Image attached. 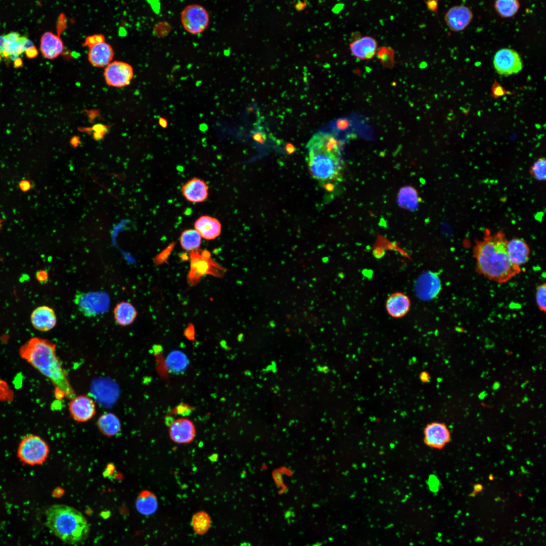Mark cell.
Returning <instances> with one entry per match:
<instances>
[{
	"instance_id": "74e56055",
	"label": "cell",
	"mask_w": 546,
	"mask_h": 546,
	"mask_svg": "<svg viewBox=\"0 0 546 546\" xmlns=\"http://www.w3.org/2000/svg\"><path fill=\"white\" fill-rule=\"evenodd\" d=\"M546 285H539L536 289V301L538 308L544 312L546 311Z\"/></svg>"
},
{
	"instance_id": "f5cc1de1",
	"label": "cell",
	"mask_w": 546,
	"mask_h": 546,
	"mask_svg": "<svg viewBox=\"0 0 546 546\" xmlns=\"http://www.w3.org/2000/svg\"><path fill=\"white\" fill-rule=\"evenodd\" d=\"M0 226H1V224H0Z\"/></svg>"
},
{
	"instance_id": "30bf717a",
	"label": "cell",
	"mask_w": 546,
	"mask_h": 546,
	"mask_svg": "<svg viewBox=\"0 0 546 546\" xmlns=\"http://www.w3.org/2000/svg\"><path fill=\"white\" fill-rule=\"evenodd\" d=\"M134 75L132 67L123 61H112L105 68L104 76L106 83L115 87L129 85Z\"/></svg>"
},
{
	"instance_id": "f546056e",
	"label": "cell",
	"mask_w": 546,
	"mask_h": 546,
	"mask_svg": "<svg viewBox=\"0 0 546 546\" xmlns=\"http://www.w3.org/2000/svg\"><path fill=\"white\" fill-rule=\"evenodd\" d=\"M165 360L167 369L173 373L178 374L184 372L189 364L187 356L180 350L171 351Z\"/></svg>"
},
{
	"instance_id": "7c38bea8",
	"label": "cell",
	"mask_w": 546,
	"mask_h": 546,
	"mask_svg": "<svg viewBox=\"0 0 546 546\" xmlns=\"http://www.w3.org/2000/svg\"><path fill=\"white\" fill-rule=\"evenodd\" d=\"M450 439V431L444 423L432 422L427 424L424 429L423 442L431 448L441 449Z\"/></svg>"
},
{
	"instance_id": "4fadbf2b",
	"label": "cell",
	"mask_w": 546,
	"mask_h": 546,
	"mask_svg": "<svg viewBox=\"0 0 546 546\" xmlns=\"http://www.w3.org/2000/svg\"><path fill=\"white\" fill-rule=\"evenodd\" d=\"M441 283L438 275L431 271L420 275L416 280L414 290L417 296L421 300L428 301L434 299L439 293Z\"/></svg>"
},
{
	"instance_id": "f1b7e54d",
	"label": "cell",
	"mask_w": 546,
	"mask_h": 546,
	"mask_svg": "<svg viewBox=\"0 0 546 546\" xmlns=\"http://www.w3.org/2000/svg\"><path fill=\"white\" fill-rule=\"evenodd\" d=\"M97 426L100 432L107 437L116 435L120 430L121 423L118 418L114 414L107 413L98 419Z\"/></svg>"
},
{
	"instance_id": "816d5d0a",
	"label": "cell",
	"mask_w": 546,
	"mask_h": 546,
	"mask_svg": "<svg viewBox=\"0 0 546 546\" xmlns=\"http://www.w3.org/2000/svg\"><path fill=\"white\" fill-rule=\"evenodd\" d=\"M21 64H22V61L20 60V58H18L15 61V65L17 67H18V66H20L21 65Z\"/></svg>"
},
{
	"instance_id": "5bb4252c",
	"label": "cell",
	"mask_w": 546,
	"mask_h": 546,
	"mask_svg": "<svg viewBox=\"0 0 546 546\" xmlns=\"http://www.w3.org/2000/svg\"><path fill=\"white\" fill-rule=\"evenodd\" d=\"M307 147L308 150L322 151L341 157L342 143L332 133L324 131L315 133Z\"/></svg>"
},
{
	"instance_id": "d590c367",
	"label": "cell",
	"mask_w": 546,
	"mask_h": 546,
	"mask_svg": "<svg viewBox=\"0 0 546 546\" xmlns=\"http://www.w3.org/2000/svg\"><path fill=\"white\" fill-rule=\"evenodd\" d=\"M530 173L537 180L544 181L546 178V160L544 157L538 158L530 167Z\"/></svg>"
},
{
	"instance_id": "60d3db41",
	"label": "cell",
	"mask_w": 546,
	"mask_h": 546,
	"mask_svg": "<svg viewBox=\"0 0 546 546\" xmlns=\"http://www.w3.org/2000/svg\"><path fill=\"white\" fill-rule=\"evenodd\" d=\"M252 138L260 146L264 145L267 141V136L265 133L260 129L252 133Z\"/></svg>"
},
{
	"instance_id": "e575fe53",
	"label": "cell",
	"mask_w": 546,
	"mask_h": 546,
	"mask_svg": "<svg viewBox=\"0 0 546 546\" xmlns=\"http://www.w3.org/2000/svg\"><path fill=\"white\" fill-rule=\"evenodd\" d=\"M395 54L394 50L387 46L381 47L376 53L382 66L389 69L393 68L395 65Z\"/></svg>"
},
{
	"instance_id": "8992f818",
	"label": "cell",
	"mask_w": 546,
	"mask_h": 546,
	"mask_svg": "<svg viewBox=\"0 0 546 546\" xmlns=\"http://www.w3.org/2000/svg\"><path fill=\"white\" fill-rule=\"evenodd\" d=\"M73 302L85 316L94 317L106 312L110 306L109 295L105 292H78Z\"/></svg>"
},
{
	"instance_id": "8d00e7d4",
	"label": "cell",
	"mask_w": 546,
	"mask_h": 546,
	"mask_svg": "<svg viewBox=\"0 0 546 546\" xmlns=\"http://www.w3.org/2000/svg\"><path fill=\"white\" fill-rule=\"evenodd\" d=\"M110 127L111 125L98 123L89 127H80L78 130L92 134L93 139L98 141L102 140L105 134L109 132Z\"/></svg>"
},
{
	"instance_id": "f35d334b",
	"label": "cell",
	"mask_w": 546,
	"mask_h": 546,
	"mask_svg": "<svg viewBox=\"0 0 546 546\" xmlns=\"http://www.w3.org/2000/svg\"><path fill=\"white\" fill-rule=\"evenodd\" d=\"M491 93L490 96L494 99H496L504 95L514 94L513 92H510L506 90L495 79L491 86Z\"/></svg>"
},
{
	"instance_id": "7dc6e473",
	"label": "cell",
	"mask_w": 546,
	"mask_h": 546,
	"mask_svg": "<svg viewBox=\"0 0 546 546\" xmlns=\"http://www.w3.org/2000/svg\"><path fill=\"white\" fill-rule=\"evenodd\" d=\"M285 151L288 155H291L294 153L296 151V148L294 145L291 143H288L286 144L285 147Z\"/></svg>"
},
{
	"instance_id": "5b68a950",
	"label": "cell",
	"mask_w": 546,
	"mask_h": 546,
	"mask_svg": "<svg viewBox=\"0 0 546 546\" xmlns=\"http://www.w3.org/2000/svg\"><path fill=\"white\" fill-rule=\"evenodd\" d=\"M49 446L40 436L30 434L21 440L17 451L19 461L24 465H39L48 458Z\"/></svg>"
},
{
	"instance_id": "e0dca14e",
	"label": "cell",
	"mask_w": 546,
	"mask_h": 546,
	"mask_svg": "<svg viewBox=\"0 0 546 546\" xmlns=\"http://www.w3.org/2000/svg\"><path fill=\"white\" fill-rule=\"evenodd\" d=\"M169 434L170 439L178 444L191 443L196 435V429L193 423L186 418H179L174 420L169 426Z\"/></svg>"
},
{
	"instance_id": "bcb514c9",
	"label": "cell",
	"mask_w": 546,
	"mask_h": 546,
	"mask_svg": "<svg viewBox=\"0 0 546 546\" xmlns=\"http://www.w3.org/2000/svg\"><path fill=\"white\" fill-rule=\"evenodd\" d=\"M26 55L30 58L36 57L38 51L35 46L32 47L25 51Z\"/></svg>"
},
{
	"instance_id": "2e32d148",
	"label": "cell",
	"mask_w": 546,
	"mask_h": 546,
	"mask_svg": "<svg viewBox=\"0 0 546 546\" xmlns=\"http://www.w3.org/2000/svg\"><path fill=\"white\" fill-rule=\"evenodd\" d=\"M473 17L471 10L464 6H456L446 13L444 19L450 30L459 32L465 29L470 23Z\"/></svg>"
},
{
	"instance_id": "ee69618b",
	"label": "cell",
	"mask_w": 546,
	"mask_h": 546,
	"mask_svg": "<svg viewBox=\"0 0 546 546\" xmlns=\"http://www.w3.org/2000/svg\"><path fill=\"white\" fill-rule=\"evenodd\" d=\"M425 3L427 6L428 10L431 11L435 14L437 15L438 12V1H425Z\"/></svg>"
},
{
	"instance_id": "7a4b0ae2",
	"label": "cell",
	"mask_w": 546,
	"mask_h": 546,
	"mask_svg": "<svg viewBox=\"0 0 546 546\" xmlns=\"http://www.w3.org/2000/svg\"><path fill=\"white\" fill-rule=\"evenodd\" d=\"M56 345L47 339L34 337L20 349V356L48 378L56 388L57 396L71 399L75 393L67 373L56 354Z\"/></svg>"
},
{
	"instance_id": "ac0fdd59",
	"label": "cell",
	"mask_w": 546,
	"mask_h": 546,
	"mask_svg": "<svg viewBox=\"0 0 546 546\" xmlns=\"http://www.w3.org/2000/svg\"><path fill=\"white\" fill-rule=\"evenodd\" d=\"M185 198L190 202L198 203L204 202L209 196V187L203 179L193 177L181 186Z\"/></svg>"
},
{
	"instance_id": "ffe728a7",
	"label": "cell",
	"mask_w": 546,
	"mask_h": 546,
	"mask_svg": "<svg viewBox=\"0 0 546 546\" xmlns=\"http://www.w3.org/2000/svg\"><path fill=\"white\" fill-rule=\"evenodd\" d=\"M30 320L33 327L42 332L51 330L57 323V317L54 309L46 305L36 308L31 314Z\"/></svg>"
},
{
	"instance_id": "c3c4849f",
	"label": "cell",
	"mask_w": 546,
	"mask_h": 546,
	"mask_svg": "<svg viewBox=\"0 0 546 546\" xmlns=\"http://www.w3.org/2000/svg\"><path fill=\"white\" fill-rule=\"evenodd\" d=\"M70 144L73 147H77L81 144L79 136L77 135L73 136L70 140Z\"/></svg>"
},
{
	"instance_id": "52a82bcc",
	"label": "cell",
	"mask_w": 546,
	"mask_h": 546,
	"mask_svg": "<svg viewBox=\"0 0 546 546\" xmlns=\"http://www.w3.org/2000/svg\"><path fill=\"white\" fill-rule=\"evenodd\" d=\"M180 21L186 31L196 35L206 29L209 24L210 17L203 6L191 4L187 6L181 12Z\"/></svg>"
},
{
	"instance_id": "6da1fadb",
	"label": "cell",
	"mask_w": 546,
	"mask_h": 546,
	"mask_svg": "<svg viewBox=\"0 0 546 546\" xmlns=\"http://www.w3.org/2000/svg\"><path fill=\"white\" fill-rule=\"evenodd\" d=\"M508 240L500 230L491 234L484 231L482 240L473 248L477 271L488 280L499 284L506 283L521 272L520 266L510 261L507 252Z\"/></svg>"
},
{
	"instance_id": "3957f363",
	"label": "cell",
	"mask_w": 546,
	"mask_h": 546,
	"mask_svg": "<svg viewBox=\"0 0 546 546\" xmlns=\"http://www.w3.org/2000/svg\"><path fill=\"white\" fill-rule=\"evenodd\" d=\"M46 525L65 542L76 544L87 537L89 526L83 515L75 509L65 505L50 507L46 512Z\"/></svg>"
},
{
	"instance_id": "f6af8a7d",
	"label": "cell",
	"mask_w": 546,
	"mask_h": 546,
	"mask_svg": "<svg viewBox=\"0 0 546 546\" xmlns=\"http://www.w3.org/2000/svg\"><path fill=\"white\" fill-rule=\"evenodd\" d=\"M32 186L31 183L28 180H21L19 185L20 189L23 192H26L30 190L32 188Z\"/></svg>"
},
{
	"instance_id": "83f0119b",
	"label": "cell",
	"mask_w": 546,
	"mask_h": 546,
	"mask_svg": "<svg viewBox=\"0 0 546 546\" xmlns=\"http://www.w3.org/2000/svg\"><path fill=\"white\" fill-rule=\"evenodd\" d=\"M137 510L144 515H150L156 512L158 508V500L155 494L148 490H142L138 495L135 502Z\"/></svg>"
},
{
	"instance_id": "cb8c5ba5",
	"label": "cell",
	"mask_w": 546,
	"mask_h": 546,
	"mask_svg": "<svg viewBox=\"0 0 546 546\" xmlns=\"http://www.w3.org/2000/svg\"><path fill=\"white\" fill-rule=\"evenodd\" d=\"M507 252L511 263L520 267L529 260L530 248L522 239L513 238L508 241Z\"/></svg>"
},
{
	"instance_id": "4316f807",
	"label": "cell",
	"mask_w": 546,
	"mask_h": 546,
	"mask_svg": "<svg viewBox=\"0 0 546 546\" xmlns=\"http://www.w3.org/2000/svg\"><path fill=\"white\" fill-rule=\"evenodd\" d=\"M113 314L117 324L121 326H127L133 323L137 316V311L130 302L122 301L116 305Z\"/></svg>"
},
{
	"instance_id": "7bdbcfd3",
	"label": "cell",
	"mask_w": 546,
	"mask_h": 546,
	"mask_svg": "<svg viewBox=\"0 0 546 546\" xmlns=\"http://www.w3.org/2000/svg\"><path fill=\"white\" fill-rule=\"evenodd\" d=\"M36 278L41 284H45L49 280L48 273L44 270L37 271L36 273Z\"/></svg>"
},
{
	"instance_id": "1f68e13d",
	"label": "cell",
	"mask_w": 546,
	"mask_h": 546,
	"mask_svg": "<svg viewBox=\"0 0 546 546\" xmlns=\"http://www.w3.org/2000/svg\"><path fill=\"white\" fill-rule=\"evenodd\" d=\"M195 229H188L183 231L180 237V244L184 250L192 251L200 247L202 239Z\"/></svg>"
},
{
	"instance_id": "484cf974",
	"label": "cell",
	"mask_w": 546,
	"mask_h": 546,
	"mask_svg": "<svg viewBox=\"0 0 546 546\" xmlns=\"http://www.w3.org/2000/svg\"><path fill=\"white\" fill-rule=\"evenodd\" d=\"M107 381H99L94 384L93 387L97 399L105 405H110L114 403L117 396V387Z\"/></svg>"
},
{
	"instance_id": "ba28073f",
	"label": "cell",
	"mask_w": 546,
	"mask_h": 546,
	"mask_svg": "<svg viewBox=\"0 0 546 546\" xmlns=\"http://www.w3.org/2000/svg\"><path fill=\"white\" fill-rule=\"evenodd\" d=\"M191 269L189 274L191 284L194 285L196 282L204 275L210 274L219 276V265L210 258L209 252L205 250L199 251L198 249L191 251Z\"/></svg>"
},
{
	"instance_id": "44dd1931",
	"label": "cell",
	"mask_w": 546,
	"mask_h": 546,
	"mask_svg": "<svg viewBox=\"0 0 546 546\" xmlns=\"http://www.w3.org/2000/svg\"><path fill=\"white\" fill-rule=\"evenodd\" d=\"M409 297L402 292H395L391 294L386 302V310L391 317L396 318L404 316L411 307Z\"/></svg>"
},
{
	"instance_id": "603a6c76",
	"label": "cell",
	"mask_w": 546,
	"mask_h": 546,
	"mask_svg": "<svg viewBox=\"0 0 546 546\" xmlns=\"http://www.w3.org/2000/svg\"><path fill=\"white\" fill-rule=\"evenodd\" d=\"M195 230L201 238L211 240L218 237L221 231V225L215 217L209 215H202L195 221Z\"/></svg>"
},
{
	"instance_id": "8fae6325",
	"label": "cell",
	"mask_w": 546,
	"mask_h": 546,
	"mask_svg": "<svg viewBox=\"0 0 546 546\" xmlns=\"http://www.w3.org/2000/svg\"><path fill=\"white\" fill-rule=\"evenodd\" d=\"M494 67L501 75H509L520 72L523 67L522 60L515 50L504 48L498 50L493 59Z\"/></svg>"
},
{
	"instance_id": "ab89813d",
	"label": "cell",
	"mask_w": 546,
	"mask_h": 546,
	"mask_svg": "<svg viewBox=\"0 0 546 546\" xmlns=\"http://www.w3.org/2000/svg\"><path fill=\"white\" fill-rule=\"evenodd\" d=\"M104 41H105V38L103 35L100 34H94L86 37L83 44L84 46L90 48Z\"/></svg>"
},
{
	"instance_id": "7402d4cb",
	"label": "cell",
	"mask_w": 546,
	"mask_h": 546,
	"mask_svg": "<svg viewBox=\"0 0 546 546\" xmlns=\"http://www.w3.org/2000/svg\"><path fill=\"white\" fill-rule=\"evenodd\" d=\"M114 51L110 44L104 41L89 48L87 58L89 62L96 67H106L112 61Z\"/></svg>"
},
{
	"instance_id": "681fc988",
	"label": "cell",
	"mask_w": 546,
	"mask_h": 546,
	"mask_svg": "<svg viewBox=\"0 0 546 546\" xmlns=\"http://www.w3.org/2000/svg\"><path fill=\"white\" fill-rule=\"evenodd\" d=\"M159 123L160 126L163 128L166 127L168 124L167 121L166 120V119L164 118H161L159 119Z\"/></svg>"
},
{
	"instance_id": "d4e9b609",
	"label": "cell",
	"mask_w": 546,
	"mask_h": 546,
	"mask_svg": "<svg viewBox=\"0 0 546 546\" xmlns=\"http://www.w3.org/2000/svg\"><path fill=\"white\" fill-rule=\"evenodd\" d=\"M40 48L43 56L53 60L63 51L64 45L61 38L50 31L44 32L41 36Z\"/></svg>"
},
{
	"instance_id": "b9f144b4",
	"label": "cell",
	"mask_w": 546,
	"mask_h": 546,
	"mask_svg": "<svg viewBox=\"0 0 546 546\" xmlns=\"http://www.w3.org/2000/svg\"><path fill=\"white\" fill-rule=\"evenodd\" d=\"M192 410L190 406L187 405H179L172 412V414H177L182 415L183 416H186L189 414Z\"/></svg>"
},
{
	"instance_id": "d6986e66",
	"label": "cell",
	"mask_w": 546,
	"mask_h": 546,
	"mask_svg": "<svg viewBox=\"0 0 546 546\" xmlns=\"http://www.w3.org/2000/svg\"><path fill=\"white\" fill-rule=\"evenodd\" d=\"M352 55L356 58L367 60L373 58L378 50V43L376 39L371 36H363L349 43Z\"/></svg>"
},
{
	"instance_id": "d6a6232c",
	"label": "cell",
	"mask_w": 546,
	"mask_h": 546,
	"mask_svg": "<svg viewBox=\"0 0 546 546\" xmlns=\"http://www.w3.org/2000/svg\"><path fill=\"white\" fill-rule=\"evenodd\" d=\"M520 4L517 0H497L494 8L498 14L504 18L514 16L518 11Z\"/></svg>"
},
{
	"instance_id": "277c9868",
	"label": "cell",
	"mask_w": 546,
	"mask_h": 546,
	"mask_svg": "<svg viewBox=\"0 0 546 546\" xmlns=\"http://www.w3.org/2000/svg\"><path fill=\"white\" fill-rule=\"evenodd\" d=\"M308 165L312 176L320 181H333L341 178L342 162L337 157L322 151L308 150Z\"/></svg>"
},
{
	"instance_id": "836d02e7",
	"label": "cell",
	"mask_w": 546,
	"mask_h": 546,
	"mask_svg": "<svg viewBox=\"0 0 546 546\" xmlns=\"http://www.w3.org/2000/svg\"><path fill=\"white\" fill-rule=\"evenodd\" d=\"M192 524L194 531L197 534L203 535L210 527L211 518L206 512L199 511L193 515Z\"/></svg>"
},
{
	"instance_id": "4dcf8cb0",
	"label": "cell",
	"mask_w": 546,
	"mask_h": 546,
	"mask_svg": "<svg viewBox=\"0 0 546 546\" xmlns=\"http://www.w3.org/2000/svg\"><path fill=\"white\" fill-rule=\"evenodd\" d=\"M397 202L399 205L406 210L413 211L419 205V197L417 191L412 187L402 188L398 194Z\"/></svg>"
},
{
	"instance_id": "f907efd6",
	"label": "cell",
	"mask_w": 546,
	"mask_h": 546,
	"mask_svg": "<svg viewBox=\"0 0 546 546\" xmlns=\"http://www.w3.org/2000/svg\"><path fill=\"white\" fill-rule=\"evenodd\" d=\"M306 6V4L305 3H304L303 2H300L296 4L295 8L298 11H300L301 10H303L305 7Z\"/></svg>"
},
{
	"instance_id": "9a60e30c",
	"label": "cell",
	"mask_w": 546,
	"mask_h": 546,
	"mask_svg": "<svg viewBox=\"0 0 546 546\" xmlns=\"http://www.w3.org/2000/svg\"><path fill=\"white\" fill-rule=\"evenodd\" d=\"M69 411L73 419L78 422L90 420L96 414L95 401L85 395L75 396L69 404Z\"/></svg>"
},
{
	"instance_id": "9c48e42d",
	"label": "cell",
	"mask_w": 546,
	"mask_h": 546,
	"mask_svg": "<svg viewBox=\"0 0 546 546\" xmlns=\"http://www.w3.org/2000/svg\"><path fill=\"white\" fill-rule=\"evenodd\" d=\"M33 46L31 40L17 32L0 35V54L12 61L19 58L22 53Z\"/></svg>"
}]
</instances>
